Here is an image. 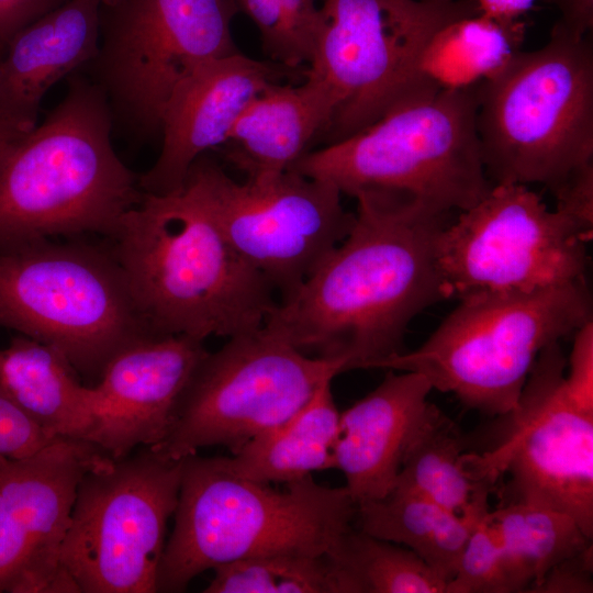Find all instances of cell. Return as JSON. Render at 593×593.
Listing matches in <instances>:
<instances>
[{
  "label": "cell",
  "instance_id": "obj_1",
  "mask_svg": "<svg viewBox=\"0 0 593 593\" xmlns=\"http://www.w3.org/2000/svg\"><path fill=\"white\" fill-rule=\"evenodd\" d=\"M347 236L264 326L306 355L372 369L403 351L412 320L445 299L436 244L450 212L410 194L366 189Z\"/></svg>",
  "mask_w": 593,
  "mask_h": 593
},
{
  "label": "cell",
  "instance_id": "obj_2",
  "mask_svg": "<svg viewBox=\"0 0 593 593\" xmlns=\"http://www.w3.org/2000/svg\"><path fill=\"white\" fill-rule=\"evenodd\" d=\"M111 251L154 336L233 337L261 328L277 304L268 280L230 246L186 186L144 192Z\"/></svg>",
  "mask_w": 593,
  "mask_h": 593
},
{
  "label": "cell",
  "instance_id": "obj_3",
  "mask_svg": "<svg viewBox=\"0 0 593 593\" xmlns=\"http://www.w3.org/2000/svg\"><path fill=\"white\" fill-rule=\"evenodd\" d=\"M113 126L104 93L74 72L44 122L0 149V249L60 235L114 236L144 191L113 148Z\"/></svg>",
  "mask_w": 593,
  "mask_h": 593
},
{
  "label": "cell",
  "instance_id": "obj_4",
  "mask_svg": "<svg viewBox=\"0 0 593 593\" xmlns=\"http://www.w3.org/2000/svg\"><path fill=\"white\" fill-rule=\"evenodd\" d=\"M356 511L345 485L307 475L276 490L228 472L217 457L189 456L157 592H182L203 571L242 559L323 555L351 527Z\"/></svg>",
  "mask_w": 593,
  "mask_h": 593
},
{
  "label": "cell",
  "instance_id": "obj_5",
  "mask_svg": "<svg viewBox=\"0 0 593 593\" xmlns=\"http://www.w3.org/2000/svg\"><path fill=\"white\" fill-rule=\"evenodd\" d=\"M477 133L493 184L555 192L593 163V46L553 25L549 41L521 49L477 86Z\"/></svg>",
  "mask_w": 593,
  "mask_h": 593
},
{
  "label": "cell",
  "instance_id": "obj_6",
  "mask_svg": "<svg viewBox=\"0 0 593 593\" xmlns=\"http://www.w3.org/2000/svg\"><path fill=\"white\" fill-rule=\"evenodd\" d=\"M586 278L529 292H480L459 299L416 349L372 369L411 371L466 407L500 416L517 403L540 351L592 321Z\"/></svg>",
  "mask_w": 593,
  "mask_h": 593
},
{
  "label": "cell",
  "instance_id": "obj_7",
  "mask_svg": "<svg viewBox=\"0 0 593 593\" xmlns=\"http://www.w3.org/2000/svg\"><path fill=\"white\" fill-rule=\"evenodd\" d=\"M477 86L437 88L407 101L350 137L307 152L289 170L350 197L381 189L465 211L493 186L477 133Z\"/></svg>",
  "mask_w": 593,
  "mask_h": 593
},
{
  "label": "cell",
  "instance_id": "obj_8",
  "mask_svg": "<svg viewBox=\"0 0 593 593\" xmlns=\"http://www.w3.org/2000/svg\"><path fill=\"white\" fill-rule=\"evenodd\" d=\"M0 326L57 348L97 382L120 350L154 336L111 247L49 239L0 249Z\"/></svg>",
  "mask_w": 593,
  "mask_h": 593
},
{
  "label": "cell",
  "instance_id": "obj_9",
  "mask_svg": "<svg viewBox=\"0 0 593 593\" xmlns=\"http://www.w3.org/2000/svg\"><path fill=\"white\" fill-rule=\"evenodd\" d=\"M320 11L305 75L323 81L337 102L325 145L437 89L419 69L424 47L444 24L479 12L474 0H323Z\"/></svg>",
  "mask_w": 593,
  "mask_h": 593
},
{
  "label": "cell",
  "instance_id": "obj_10",
  "mask_svg": "<svg viewBox=\"0 0 593 593\" xmlns=\"http://www.w3.org/2000/svg\"><path fill=\"white\" fill-rule=\"evenodd\" d=\"M234 0H123L100 8L96 57L85 67L113 124L133 138L160 136L176 87L202 64L238 53ZM82 67V68H83Z\"/></svg>",
  "mask_w": 593,
  "mask_h": 593
},
{
  "label": "cell",
  "instance_id": "obj_11",
  "mask_svg": "<svg viewBox=\"0 0 593 593\" xmlns=\"http://www.w3.org/2000/svg\"><path fill=\"white\" fill-rule=\"evenodd\" d=\"M183 459L141 447L83 474L60 555L78 593L157 592Z\"/></svg>",
  "mask_w": 593,
  "mask_h": 593
},
{
  "label": "cell",
  "instance_id": "obj_12",
  "mask_svg": "<svg viewBox=\"0 0 593 593\" xmlns=\"http://www.w3.org/2000/svg\"><path fill=\"white\" fill-rule=\"evenodd\" d=\"M345 362L304 354L261 328L230 337L195 367L165 439L153 446L175 459L205 447L232 454L298 412Z\"/></svg>",
  "mask_w": 593,
  "mask_h": 593
},
{
  "label": "cell",
  "instance_id": "obj_13",
  "mask_svg": "<svg viewBox=\"0 0 593 593\" xmlns=\"http://www.w3.org/2000/svg\"><path fill=\"white\" fill-rule=\"evenodd\" d=\"M559 342L537 357L516 405L500 415L482 451L462 452L470 477L491 489L507 477L504 501L550 507L593 537V413L567 394Z\"/></svg>",
  "mask_w": 593,
  "mask_h": 593
},
{
  "label": "cell",
  "instance_id": "obj_14",
  "mask_svg": "<svg viewBox=\"0 0 593 593\" xmlns=\"http://www.w3.org/2000/svg\"><path fill=\"white\" fill-rule=\"evenodd\" d=\"M183 186L209 212L235 253L282 300L293 293L347 236L355 214L333 183L293 170L236 181L206 154Z\"/></svg>",
  "mask_w": 593,
  "mask_h": 593
},
{
  "label": "cell",
  "instance_id": "obj_15",
  "mask_svg": "<svg viewBox=\"0 0 593 593\" xmlns=\"http://www.w3.org/2000/svg\"><path fill=\"white\" fill-rule=\"evenodd\" d=\"M586 245L528 186L497 183L443 228L436 264L446 300L529 292L586 278Z\"/></svg>",
  "mask_w": 593,
  "mask_h": 593
},
{
  "label": "cell",
  "instance_id": "obj_16",
  "mask_svg": "<svg viewBox=\"0 0 593 593\" xmlns=\"http://www.w3.org/2000/svg\"><path fill=\"white\" fill-rule=\"evenodd\" d=\"M112 459L68 438L23 459L0 457V593H78L61 547L81 478Z\"/></svg>",
  "mask_w": 593,
  "mask_h": 593
},
{
  "label": "cell",
  "instance_id": "obj_17",
  "mask_svg": "<svg viewBox=\"0 0 593 593\" xmlns=\"http://www.w3.org/2000/svg\"><path fill=\"white\" fill-rule=\"evenodd\" d=\"M204 340L148 336L120 350L93 385L96 419L88 441L113 459L167 436Z\"/></svg>",
  "mask_w": 593,
  "mask_h": 593
},
{
  "label": "cell",
  "instance_id": "obj_18",
  "mask_svg": "<svg viewBox=\"0 0 593 593\" xmlns=\"http://www.w3.org/2000/svg\"><path fill=\"white\" fill-rule=\"evenodd\" d=\"M269 59L240 52L202 64L170 96L161 116V149L156 163L139 175L144 192L179 191L193 161L222 147L247 104L269 83L305 75Z\"/></svg>",
  "mask_w": 593,
  "mask_h": 593
},
{
  "label": "cell",
  "instance_id": "obj_19",
  "mask_svg": "<svg viewBox=\"0 0 593 593\" xmlns=\"http://www.w3.org/2000/svg\"><path fill=\"white\" fill-rule=\"evenodd\" d=\"M432 390L419 373L390 370L373 391L340 413L334 468L344 473L356 505L394 489L410 448L441 412L428 401Z\"/></svg>",
  "mask_w": 593,
  "mask_h": 593
},
{
  "label": "cell",
  "instance_id": "obj_20",
  "mask_svg": "<svg viewBox=\"0 0 593 593\" xmlns=\"http://www.w3.org/2000/svg\"><path fill=\"white\" fill-rule=\"evenodd\" d=\"M101 0H68L25 26L0 58V119L36 125L47 90L92 60Z\"/></svg>",
  "mask_w": 593,
  "mask_h": 593
},
{
  "label": "cell",
  "instance_id": "obj_21",
  "mask_svg": "<svg viewBox=\"0 0 593 593\" xmlns=\"http://www.w3.org/2000/svg\"><path fill=\"white\" fill-rule=\"evenodd\" d=\"M336 109L333 93L320 79L305 75L300 85L271 82L247 104L219 149L245 179L278 176L310 152Z\"/></svg>",
  "mask_w": 593,
  "mask_h": 593
},
{
  "label": "cell",
  "instance_id": "obj_22",
  "mask_svg": "<svg viewBox=\"0 0 593 593\" xmlns=\"http://www.w3.org/2000/svg\"><path fill=\"white\" fill-rule=\"evenodd\" d=\"M57 348L20 335L0 350V391L55 438L88 440L96 412L92 387Z\"/></svg>",
  "mask_w": 593,
  "mask_h": 593
},
{
  "label": "cell",
  "instance_id": "obj_23",
  "mask_svg": "<svg viewBox=\"0 0 593 593\" xmlns=\"http://www.w3.org/2000/svg\"><path fill=\"white\" fill-rule=\"evenodd\" d=\"M491 491L481 485L457 514L415 493L394 490L357 504L356 518L359 529L412 550L448 583L472 529L490 510Z\"/></svg>",
  "mask_w": 593,
  "mask_h": 593
},
{
  "label": "cell",
  "instance_id": "obj_24",
  "mask_svg": "<svg viewBox=\"0 0 593 593\" xmlns=\"http://www.w3.org/2000/svg\"><path fill=\"white\" fill-rule=\"evenodd\" d=\"M333 379L325 380L292 416L257 436L231 457H217L228 472L259 483H289L334 468L339 415Z\"/></svg>",
  "mask_w": 593,
  "mask_h": 593
},
{
  "label": "cell",
  "instance_id": "obj_25",
  "mask_svg": "<svg viewBox=\"0 0 593 593\" xmlns=\"http://www.w3.org/2000/svg\"><path fill=\"white\" fill-rule=\"evenodd\" d=\"M522 20L502 22L480 12L439 27L423 49L419 69L440 89L474 87L502 71L525 38Z\"/></svg>",
  "mask_w": 593,
  "mask_h": 593
},
{
  "label": "cell",
  "instance_id": "obj_26",
  "mask_svg": "<svg viewBox=\"0 0 593 593\" xmlns=\"http://www.w3.org/2000/svg\"><path fill=\"white\" fill-rule=\"evenodd\" d=\"M489 519L521 592H528L550 568L592 540L568 514L537 504L502 503L490 510Z\"/></svg>",
  "mask_w": 593,
  "mask_h": 593
},
{
  "label": "cell",
  "instance_id": "obj_27",
  "mask_svg": "<svg viewBox=\"0 0 593 593\" xmlns=\"http://www.w3.org/2000/svg\"><path fill=\"white\" fill-rule=\"evenodd\" d=\"M326 553L340 593H446L447 582L415 552L353 526Z\"/></svg>",
  "mask_w": 593,
  "mask_h": 593
},
{
  "label": "cell",
  "instance_id": "obj_28",
  "mask_svg": "<svg viewBox=\"0 0 593 593\" xmlns=\"http://www.w3.org/2000/svg\"><path fill=\"white\" fill-rule=\"evenodd\" d=\"M461 455L457 427L440 412L410 448L392 491L415 493L461 514L483 485L466 471Z\"/></svg>",
  "mask_w": 593,
  "mask_h": 593
},
{
  "label": "cell",
  "instance_id": "obj_29",
  "mask_svg": "<svg viewBox=\"0 0 593 593\" xmlns=\"http://www.w3.org/2000/svg\"><path fill=\"white\" fill-rule=\"evenodd\" d=\"M213 570L205 593H340L334 563L326 552L260 556Z\"/></svg>",
  "mask_w": 593,
  "mask_h": 593
},
{
  "label": "cell",
  "instance_id": "obj_30",
  "mask_svg": "<svg viewBox=\"0 0 593 593\" xmlns=\"http://www.w3.org/2000/svg\"><path fill=\"white\" fill-rule=\"evenodd\" d=\"M257 26L267 59L292 69L314 54L321 11L316 0H234Z\"/></svg>",
  "mask_w": 593,
  "mask_h": 593
},
{
  "label": "cell",
  "instance_id": "obj_31",
  "mask_svg": "<svg viewBox=\"0 0 593 593\" xmlns=\"http://www.w3.org/2000/svg\"><path fill=\"white\" fill-rule=\"evenodd\" d=\"M489 512L472 529L446 593H514L521 589L489 519Z\"/></svg>",
  "mask_w": 593,
  "mask_h": 593
},
{
  "label": "cell",
  "instance_id": "obj_32",
  "mask_svg": "<svg viewBox=\"0 0 593 593\" xmlns=\"http://www.w3.org/2000/svg\"><path fill=\"white\" fill-rule=\"evenodd\" d=\"M56 439L0 391V457L23 459Z\"/></svg>",
  "mask_w": 593,
  "mask_h": 593
},
{
  "label": "cell",
  "instance_id": "obj_33",
  "mask_svg": "<svg viewBox=\"0 0 593 593\" xmlns=\"http://www.w3.org/2000/svg\"><path fill=\"white\" fill-rule=\"evenodd\" d=\"M563 383L570 399L584 411L593 413V321L573 333Z\"/></svg>",
  "mask_w": 593,
  "mask_h": 593
},
{
  "label": "cell",
  "instance_id": "obj_34",
  "mask_svg": "<svg viewBox=\"0 0 593 593\" xmlns=\"http://www.w3.org/2000/svg\"><path fill=\"white\" fill-rule=\"evenodd\" d=\"M556 210L568 217L589 243L593 235V163L571 175L555 192Z\"/></svg>",
  "mask_w": 593,
  "mask_h": 593
},
{
  "label": "cell",
  "instance_id": "obj_35",
  "mask_svg": "<svg viewBox=\"0 0 593 593\" xmlns=\"http://www.w3.org/2000/svg\"><path fill=\"white\" fill-rule=\"evenodd\" d=\"M592 545L582 551L558 562L528 592L536 593H591Z\"/></svg>",
  "mask_w": 593,
  "mask_h": 593
},
{
  "label": "cell",
  "instance_id": "obj_36",
  "mask_svg": "<svg viewBox=\"0 0 593 593\" xmlns=\"http://www.w3.org/2000/svg\"><path fill=\"white\" fill-rule=\"evenodd\" d=\"M68 0H0V58L16 33Z\"/></svg>",
  "mask_w": 593,
  "mask_h": 593
},
{
  "label": "cell",
  "instance_id": "obj_37",
  "mask_svg": "<svg viewBox=\"0 0 593 593\" xmlns=\"http://www.w3.org/2000/svg\"><path fill=\"white\" fill-rule=\"evenodd\" d=\"M560 12L557 27L573 37H585L593 26V0H544Z\"/></svg>",
  "mask_w": 593,
  "mask_h": 593
},
{
  "label": "cell",
  "instance_id": "obj_38",
  "mask_svg": "<svg viewBox=\"0 0 593 593\" xmlns=\"http://www.w3.org/2000/svg\"><path fill=\"white\" fill-rule=\"evenodd\" d=\"M479 12L502 22L522 20L537 0H474Z\"/></svg>",
  "mask_w": 593,
  "mask_h": 593
},
{
  "label": "cell",
  "instance_id": "obj_39",
  "mask_svg": "<svg viewBox=\"0 0 593 593\" xmlns=\"http://www.w3.org/2000/svg\"><path fill=\"white\" fill-rule=\"evenodd\" d=\"M32 128L20 122L0 119V149L11 139Z\"/></svg>",
  "mask_w": 593,
  "mask_h": 593
},
{
  "label": "cell",
  "instance_id": "obj_40",
  "mask_svg": "<svg viewBox=\"0 0 593 593\" xmlns=\"http://www.w3.org/2000/svg\"><path fill=\"white\" fill-rule=\"evenodd\" d=\"M123 0H101V5L113 7L122 2Z\"/></svg>",
  "mask_w": 593,
  "mask_h": 593
}]
</instances>
